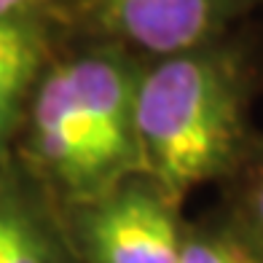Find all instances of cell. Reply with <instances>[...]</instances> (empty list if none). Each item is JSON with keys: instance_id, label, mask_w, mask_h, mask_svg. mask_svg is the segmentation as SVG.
I'll use <instances>...</instances> for the list:
<instances>
[{"instance_id": "7", "label": "cell", "mask_w": 263, "mask_h": 263, "mask_svg": "<svg viewBox=\"0 0 263 263\" xmlns=\"http://www.w3.org/2000/svg\"><path fill=\"white\" fill-rule=\"evenodd\" d=\"M177 263H263V250L223 210L185 220Z\"/></svg>"}, {"instance_id": "6", "label": "cell", "mask_w": 263, "mask_h": 263, "mask_svg": "<svg viewBox=\"0 0 263 263\" xmlns=\"http://www.w3.org/2000/svg\"><path fill=\"white\" fill-rule=\"evenodd\" d=\"M51 57V32L41 14L0 19V161L11 159L30 94Z\"/></svg>"}, {"instance_id": "8", "label": "cell", "mask_w": 263, "mask_h": 263, "mask_svg": "<svg viewBox=\"0 0 263 263\" xmlns=\"http://www.w3.org/2000/svg\"><path fill=\"white\" fill-rule=\"evenodd\" d=\"M220 185V210L263 250V132L253 137L242 161Z\"/></svg>"}, {"instance_id": "3", "label": "cell", "mask_w": 263, "mask_h": 263, "mask_svg": "<svg viewBox=\"0 0 263 263\" xmlns=\"http://www.w3.org/2000/svg\"><path fill=\"white\" fill-rule=\"evenodd\" d=\"M185 201L148 175H132L86 204L62 210L78 263H177Z\"/></svg>"}, {"instance_id": "1", "label": "cell", "mask_w": 263, "mask_h": 263, "mask_svg": "<svg viewBox=\"0 0 263 263\" xmlns=\"http://www.w3.org/2000/svg\"><path fill=\"white\" fill-rule=\"evenodd\" d=\"M142 59L100 38L54 54L19 126V166L59 210L107 194L140 172L135 91ZM14 142V145H16Z\"/></svg>"}, {"instance_id": "2", "label": "cell", "mask_w": 263, "mask_h": 263, "mask_svg": "<svg viewBox=\"0 0 263 263\" xmlns=\"http://www.w3.org/2000/svg\"><path fill=\"white\" fill-rule=\"evenodd\" d=\"M255 59L236 35L142 59L135 91L140 172L175 199L223 183L258 135Z\"/></svg>"}, {"instance_id": "4", "label": "cell", "mask_w": 263, "mask_h": 263, "mask_svg": "<svg viewBox=\"0 0 263 263\" xmlns=\"http://www.w3.org/2000/svg\"><path fill=\"white\" fill-rule=\"evenodd\" d=\"M250 0H100V38L140 59L191 51L231 35Z\"/></svg>"}, {"instance_id": "5", "label": "cell", "mask_w": 263, "mask_h": 263, "mask_svg": "<svg viewBox=\"0 0 263 263\" xmlns=\"http://www.w3.org/2000/svg\"><path fill=\"white\" fill-rule=\"evenodd\" d=\"M0 263H78L65 212L11 159L0 166Z\"/></svg>"}, {"instance_id": "10", "label": "cell", "mask_w": 263, "mask_h": 263, "mask_svg": "<svg viewBox=\"0 0 263 263\" xmlns=\"http://www.w3.org/2000/svg\"><path fill=\"white\" fill-rule=\"evenodd\" d=\"M3 164H6V161H0V166H3Z\"/></svg>"}, {"instance_id": "9", "label": "cell", "mask_w": 263, "mask_h": 263, "mask_svg": "<svg viewBox=\"0 0 263 263\" xmlns=\"http://www.w3.org/2000/svg\"><path fill=\"white\" fill-rule=\"evenodd\" d=\"M41 6H43V0H0V19L41 14Z\"/></svg>"}]
</instances>
